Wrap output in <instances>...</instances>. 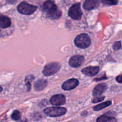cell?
I'll list each match as a JSON object with an SVG mask.
<instances>
[{
    "label": "cell",
    "instance_id": "4",
    "mask_svg": "<svg viewBox=\"0 0 122 122\" xmlns=\"http://www.w3.org/2000/svg\"><path fill=\"white\" fill-rule=\"evenodd\" d=\"M38 7L33 5L27 2H21L17 6V11L20 13L25 15H30L36 11Z\"/></svg>",
    "mask_w": 122,
    "mask_h": 122
},
{
    "label": "cell",
    "instance_id": "14",
    "mask_svg": "<svg viewBox=\"0 0 122 122\" xmlns=\"http://www.w3.org/2000/svg\"><path fill=\"white\" fill-rule=\"evenodd\" d=\"M11 25V20L7 16L5 15H1L0 17V26L1 28H7L10 27Z\"/></svg>",
    "mask_w": 122,
    "mask_h": 122
},
{
    "label": "cell",
    "instance_id": "6",
    "mask_svg": "<svg viewBox=\"0 0 122 122\" xmlns=\"http://www.w3.org/2000/svg\"><path fill=\"white\" fill-rule=\"evenodd\" d=\"M69 15L74 20H80L82 18V13L80 3L75 4L70 7L69 11Z\"/></svg>",
    "mask_w": 122,
    "mask_h": 122
},
{
    "label": "cell",
    "instance_id": "15",
    "mask_svg": "<svg viewBox=\"0 0 122 122\" xmlns=\"http://www.w3.org/2000/svg\"><path fill=\"white\" fill-rule=\"evenodd\" d=\"M117 120L114 117H111L110 116L107 115V114H104L101 116L99 117L97 119V122H116Z\"/></svg>",
    "mask_w": 122,
    "mask_h": 122
},
{
    "label": "cell",
    "instance_id": "19",
    "mask_svg": "<svg viewBox=\"0 0 122 122\" xmlns=\"http://www.w3.org/2000/svg\"><path fill=\"white\" fill-rule=\"evenodd\" d=\"M113 49L116 51H117V50H120L122 48V44H121V42L120 41H117L116 42H115L113 45Z\"/></svg>",
    "mask_w": 122,
    "mask_h": 122
},
{
    "label": "cell",
    "instance_id": "13",
    "mask_svg": "<svg viewBox=\"0 0 122 122\" xmlns=\"http://www.w3.org/2000/svg\"><path fill=\"white\" fill-rule=\"evenodd\" d=\"M47 86V81L44 79H40L36 81L34 84V89L36 91L43 90Z\"/></svg>",
    "mask_w": 122,
    "mask_h": 122
},
{
    "label": "cell",
    "instance_id": "12",
    "mask_svg": "<svg viewBox=\"0 0 122 122\" xmlns=\"http://www.w3.org/2000/svg\"><path fill=\"white\" fill-rule=\"evenodd\" d=\"M107 89V85L105 83H100L97 85L93 91V95L94 97L100 96Z\"/></svg>",
    "mask_w": 122,
    "mask_h": 122
},
{
    "label": "cell",
    "instance_id": "1",
    "mask_svg": "<svg viewBox=\"0 0 122 122\" xmlns=\"http://www.w3.org/2000/svg\"><path fill=\"white\" fill-rule=\"evenodd\" d=\"M43 10L47 13V17L51 19H59L61 13L52 1H46L43 4Z\"/></svg>",
    "mask_w": 122,
    "mask_h": 122
},
{
    "label": "cell",
    "instance_id": "20",
    "mask_svg": "<svg viewBox=\"0 0 122 122\" xmlns=\"http://www.w3.org/2000/svg\"><path fill=\"white\" fill-rule=\"evenodd\" d=\"M105 98L104 97H100V96H97L94 98L92 100V102L93 103H97V102H100V101L104 100V99Z\"/></svg>",
    "mask_w": 122,
    "mask_h": 122
},
{
    "label": "cell",
    "instance_id": "11",
    "mask_svg": "<svg viewBox=\"0 0 122 122\" xmlns=\"http://www.w3.org/2000/svg\"><path fill=\"white\" fill-rule=\"evenodd\" d=\"M100 5L99 0H86L83 3V8L86 10H91L97 8Z\"/></svg>",
    "mask_w": 122,
    "mask_h": 122
},
{
    "label": "cell",
    "instance_id": "2",
    "mask_svg": "<svg viewBox=\"0 0 122 122\" xmlns=\"http://www.w3.org/2000/svg\"><path fill=\"white\" fill-rule=\"evenodd\" d=\"M75 45L77 47L82 49L87 48L91 45V39L89 36L85 33L79 35L76 37L74 41Z\"/></svg>",
    "mask_w": 122,
    "mask_h": 122
},
{
    "label": "cell",
    "instance_id": "9",
    "mask_svg": "<svg viewBox=\"0 0 122 122\" xmlns=\"http://www.w3.org/2000/svg\"><path fill=\"white\" fill-rule=\"evenodd\" d=\"M66 98L62 94H57L52 96L50 99V103L52 106H61L65 103Z\"/></svg>",
    "mask_w": 122,
    "mask_h": 122
},
{
    "label": "cell",
    "instance_id": "16",
    "mask_svg": "<svg viewBox=\"0 0 122 122\" xmlns=\"http://www.w3.org/2000/svg\"><path fill=\"white\" fill-rule=\"evenodd\" d=\"M111 104H112V102L110 101H106L104 102H102V103L100 104L97 105V106H95L94 107V110L95 111H99L100 110H102L103 108H106V107H108V106H110Z\"/></svg>",
    "mask_w": 122,
    "mask_h": 122
},
{
    "label": "cell",
    "instance_id": "7",
    "mask_svg": "<svg viewBox=\"0 0 122 122\" xmlns=\"http://www.w3.org/2000/svg\"><path fill=\"white\" fill-rule=\"evenodd\" d=\"M85 58L82 56H74L69 60V65L74 68L79 67L84 62Z\"/></svg>",
    "mask_w": 122,
    "mask_h": 122
},
{
    "label": "cell",
    "instance_id": "5",
    "mask_svg": "<svg viewBox=\"0 0 122 122\" xmlns=\"http://www.w3.org/2000/svg\"><path fill=\"white\" fill-rule=\"evenodd\" d=\"M60 69V66L58 63H51L44 67L42 72L45 76H50L56 73Z\"/></svg>",
    "mask_w": 122,
    "mask_h": 122
},
{
    "label": "cell",
    "instance_id": "21",
    "mask_svg": "<svg viewBox=\"0 0 122 122\" xmlns=\"http://www.w3.org/2000/svg\"><path fill=\"white\" fill-rule=\"evenodd\" d=\"M116 81L120 83H122V75H119L116 77Z\"/></svg>",
    "mask_w": 122,
    "mask_h": 122
},
{
    "label": "cell",
    "instance_id": "18",
    "mask_svg": "<svg viewBox=\"0 0 122 122\" xmlns=\"http://www.w3.org/2000/svg\"><path fill=\"white\" fill-rule=\"evenodd\" d=\"M11 118L14 120H19L21 118V113L18 110L14 111L11 114Z\"/></svg>",
    "mask_w": 122,
    "mask_h": 122
},
{
    "label": "cell",
    "instance_id": "17",
    "mask_svg": "<svg viewBox=\"0 0 122 122\" xmlns=\"http://www.w3.org/2000/svg\"><path fill=\"white\" fill-rule=\"evenodd\" d=\"M101 2L102 4L107 5H113L117 4L118 0H102Z\"/></svg>",
    "mask_w": 122,
    "mask_h": 122
},
{
    "label": "cell",
    "instance_id": "10",
    "mask_svg": "<svg viewBox=\"0 0 122 122\" xmlns=\"http://www.w3.org/2000/svg\"><path fill=\"white\" fill-rule=\"evenodd\" d=\"M100 71L99 67L89 66L86 67L82 70V73L89 77H92L98 73Z\"/></svg>",
    "mask_w": 122,
    "mask_h": 122
},
{
    "label": "cell",
    "instance_id": "8",
    "mask_svg": "<svg viewBox=\"0 0 122 122\" xmlns=\"http://www.w3.org/2000/svg\"><path fill=\"white\" fill-rule=\"evenodd\" d=\"M79 81L76 79H70L62 85V88L65 91L71 90L78 86Z\"/></svg>",
    "mask_w": 122,
    "mask_h": 122
},
{
    "label": "cell",
    "instance_id": "3",
    "mask_svg": "<svg viewBox=\"0 0 122 122\" xmlns=\"http://www.w3.org/2000/svg\"><path fill=\"white\" fill-rule=\"evenodd\" d=\"M67 112L66 108L60 107H50L45 108L44 113L48 116L57 117L65 114Z\"/></svg>",
    "mask_w": 122,
    "mask_h": 122
}]
</instances>
